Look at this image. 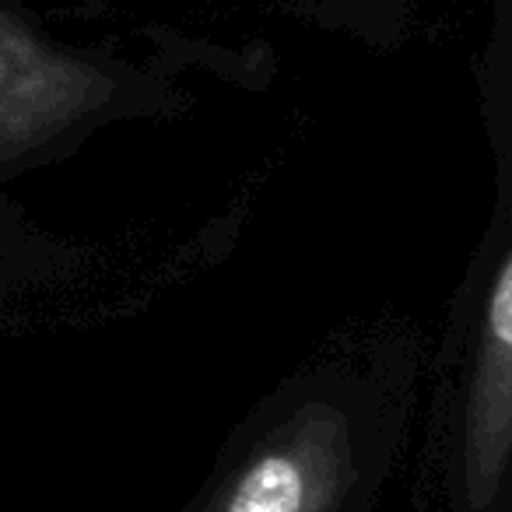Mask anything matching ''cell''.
Instances as JSON below:
<instances>
[{"label": "cell", "instance_id": "cell-1", "mask_svg": "<svg viewBox=\"0 0 512 512\" xmlns=\"http://www.w3.org/2000/svg\"><path fill=\"white\" fill-rule=\"evenodd\" d=\"M421 344L372 334L278 383L176 512H379L421 397Z\"/></svg>", "mask_w": 512, "mask_h": 512}, {"label": "cell", "instance_id": "cell-3", "mask_svg": "<svg viewBox=\"0 0 512 512\" xmlns=\"http://www.w3.org/2000/svg\"><path fill=\"white\" fill-rule=\"evenodd\" d=\"M179 46L165 39L148 60L74 46L0 0V179L60 162L113 123L183 113L186 67L200 57Z\"/></svg>", "mask_w": 512, "mask_h": 512}, {"label": "cell", "instance_id": "cell-2", "mask_svg": "<svg viewBox=\"0 0 512 512\" xmlns=\"http://www.w3.org/2000/svg\"><path fill=\"white\" fill-rule=\"evenodd\" d=\"M428 470L442 512H512V197L491 211L449 306Z\"/></svg>", "mask_w": 512, "mask_h": 512}, {"label": "cell", "instance_id": "cell-4", "mask_svg": "<svg viewBox=\"0 0 512 512\" xmlns=\"http://www.w3.org/2000/svg\"><path fill=\"white\" fill-rule=\"evenodd\" d=\"M481 123L495 165V207L512 197V0H491L477 67Z\"/></svg>", "mask_w": 512, "mask_h": 512}]
</instances>
